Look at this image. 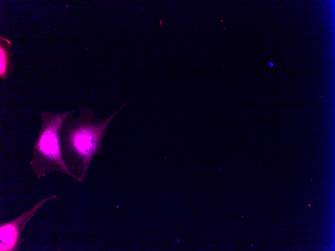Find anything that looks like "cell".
Segmentation results:
<instances>
[{
  "label": "cell",
  "instance_id": "6da1fadb",
  "mask_svg": "<svg viewBox=\"0 0 335 251\" xmlns=\"http://www.w3.org/2000/svg\"><path fill=\"white\" fill-rule=\"evenodd\" d=\"M127 102L104 118L96 117L91 108L82 104L77 118L71 114L65 119L60 135L61 150L67 167L77 181H85L93 159L103 154L107 128Z\"/></svg>",
  "mask_w": 335,
  "mask_h": 251
},
{
  "label": "cell",
  "instance_id": "7a4b0ae2",
  "mask_svg": "<svg viewBox=\"0 0 335 251\" xmlns=\"http://www.w3.org/2000/svg\"><path fill=\"white\" fill-rule=\"evenodd\" d=\"M75 110L64 113L40 112L41 125L34 141L31 166L38 179L52 172L73 176L63 158L60 147V135L67 117Z\"/></svg>",
  "mask_w": 335,
  "mask_h": 251
},
{
  "label": "cell",
  "instance_id": "3957f363",
  "mask_svg": "<svg viewBox=\"0 0 335 251\" xmlns=\"http://www.w3.org/2000/svg\"><path fill=\"white\" fill-rule=\"evenodd\" d=\"M55 198H57L55 194L45 198L15 219L7 222L2 221L0 225V250H19L21 244L25 242L22 233L26 224L45 202Z\"/></svg>",
  "mask_w": 335,
  "mask_h": 251
},
{
  "label": "cell",
  "instance_id": "277c9868",
  "mask_svg": "<svg viewBox=\"0 0 335 251\" xmlns=\"http://www.w3.org/2000/svg\"><path fill=\"white\" fill-rule=\"evenodd\" d=\"M11 44L9 40L0 37V78L4 80L14 70Z\"/></svg>",
  "mask_w": 335,
  "mask_h": 251
}]
</instances>
